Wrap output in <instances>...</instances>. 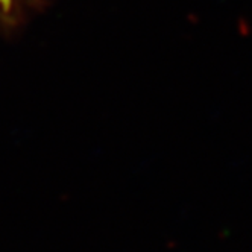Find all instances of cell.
<instances>
[{
    "label": "cell",
    "mask_w": 252,
    "mask_h": 252,
    "mask_svg": "<svg viewBox=\"0 0 252 252\" xmlns=\"http://www.w3.org/2000/svg\"><path fill=\"white\" fill-rule=\"evenodd\" d=\"M11 2L12 0H0V8H9V5H11Z\"/></svg>",
    "instance_id": "obj_1"
}]
</instances>
